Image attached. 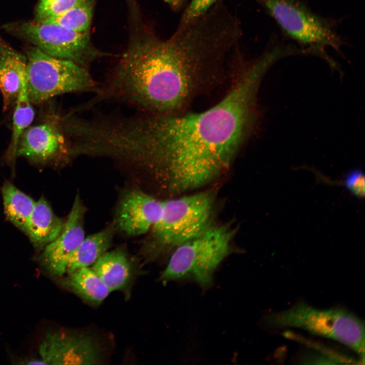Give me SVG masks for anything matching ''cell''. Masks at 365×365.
I'll use <instances>...</instances> for the list:
<instances>
[{"instance_id":"cell-1","label":"cell","mask_w":365,"mask_h":365,"mask_svg":"<svg viewBox=\"0 0 365 365\" xmlns=\"http://www.w3.org/2000/svg\"><path fill=\"white\" fill-rule=\"evenodd\" d=\"M260 79L247 67L221 101L202 112L123 116L115 139L134 161L161 174L170 192L199 188L227 170L247 139Z\"/></svg>"},{"instance_id":"cell-2","label":"cell","mask_w":365,"mask_h":365,"mask_svg":"<svg viewBox=\"0 0 365 365\" xmlns=\"http://www.w3.org/2000/svg\"><path fill=\"white\" fill-rule=\"evenodd\" d=\"M223 54L222 38L211 25L202 19L182 23L166 40L149 36L130 45L98 88V99L142 112L181 113L215 74Z\"/></svg>"},{"instance_id":"cell-3","label":"cell","mask_w":365,"mask_h":365,"mask_svg":"<svg viewBox=\"0 0 365 365\" xmlns=\"http://www.w3.org/2000/svg\"><path fill=\"white\" fill-rule=\"evenodd\" d=\"M275 21L283 36L305 49L330 60L325 49L339 53L346 44L338 31L339 21L313 12L303 0H256Z\"/></svg>"},{"instance_id":"cell-4","label":"cell","mask_w":365,"mask_h":365,"mask_svg":"<svg viewBox=\"0 0 365 365\" xmlns=\"http://www.w3.org/2000/svg\"><path fill=\"white\" fill-rule=\"evenodd\" d=\"M214 204L211 192L162 201L160 216L152 228L149 257L154 259L202 234L212 226Z\"/></svg>"},{"instance_id":"cell-5","label":"cell","mask_w":365,"mask_h":365,"mask_svg":"<svg viewBox=\"0 0 365 365\" xmlns=\"http://www.w3.org/2000/svg\"><path fill=\"white\" fill-rule=\"evenodd\" d=\"M236 230L228 225L211 226L198 236L174 249L160 280L189 279L202 288L209 287L213 274L232 251Z\"/></svg>"},{"instance_id":"cell-6","label":"cell","mask_w":365,"mask_h":365,"mask_svg":"<svg viewBox=\"0 0 365 365\" xmlns=\"http://www.w3.org/2000/svg\"><path fill=\"white\" fill-rule=\"evenodd\" d=\"M265 322L272 327H293L338 341L364 358V322L341 308L320 309L299 302L280 312L266 315Z\"/></svg>"},{"instance_id":"cell-7","label":"cell","mask_w":365,"mask_h":365,"mask_svg":"<svg viewBox=\"0 0 365 365\" xmlns=\"http://www.w3.org/2000/svg\"><path fill=\"white\" fill-rule=\"evenodd\" d=\"M26 90L32 104H40L64 94L97 92L87 68L51 56L32 46L26 51Z\"/></svg>"},{"instance_id":"cell-8","label":"cell","mask_w":365,"mask_h":365,"mask_svg":"<svg viewBox=\"0 0 365 365\" xmlns=\"http://www.w3.org/2000/svg\"><path fill=\"white\" fill-rule=\"evenodd\" d=\"M3 28L51 56L71 61L86 68L97 56L90 45L88 31L77 32L35 20L9 23Z\"/></svg>"},{"instance_id":"cell-9","label":"cell","mask_w":365,"mask_h":365,"mask_svg":"<svg viewBox=\"0 0 365 365\" xmlns=\"http://www.w3.org/2000/svg\"><path fill=\"white\" fill-rule=\"evenodd\" d=\"M43 118L25 130L16 151L17 157L41 165L52 164L70 154V142L61 126L59 114L52 111Z\"/></svg>"},{"instance_id":"cell-10","label":"cell","mask_w":365,"mask_h":365,"mask_svg":"<svg viewBox=\"0 0 365 365\" xmlns=\"http://www.w3.org/2000/svg\"><path fill=\"white\" fill-rule=\"evenodd\" d=\"M38 359L41 364H94L99 363L101 348L85 334L56 331L48 334L41 343Z\"/></svg>"},{"instance_id":"cell-11","label":"cell","mask_w":365,"mask_h":365,"mask_svg":"<svg viewBox=\"0 0 365 365\" xmlns=\"http://www.w3.org/2000/svg\"><path fill=\"white\" fill-rule=\"evenodd\" d=\"M85 207L77 195L60 233L43 249L39 260L53 276L66 272L70 259L85 238Z\"/></svg>"},{"instance_id":"cell-12","label":"cell","mask_w":365,"mask_h":365,"mask_svg":"<svg viewBox=\"0 0 365 365\" xmlns=\"http://www.w3.org/2000/svg\"><path fill=\"white\" fill-rule=\"evenodd\" d=\"M162 208V201L140 191H130L119 203L117 214L118 227L130 236L143 234L156 224Z\"/></svg>"},{"instance_id":"cell-13","label":"cell","mask_w":365,"mask_h":365,"mask_svg":"<svg viewBox=\"0 0 365 365\" xmlns=\"http://www.w3.org/2000/svg\"><path fill=\"white\" fill-rule=\"evenodd\" d=\"M27 58L0 41V93L3 111L14 106L26 76Z\"/></svg>"},{"instance_id":"cell-14","label":"cell","mask_w":365,"mask_h":365,"mask_svg":"<svg viewBox=\"0 0 365 365\" xmlns=\"http://www.w3.org/2000/svg\"><path fill=\"white\" fill-rule=\"evenodd\" d=\"M63 225L47 200L41 198L35 202L25 234L35 249L43 250L57 237Z\"/></svg>"},{"instance_id":"cell-15","label":"cell","mask_w":365,"mask_h":365,"mask_svg":"<svg viewBox=\"0 0 365 365\" xmlns=\"http://www.w3.org/2000/svg\"><path fill=\"white\" fill-rule=\"evenodd\" d=\"M93 265L92 270L111 292L125 289L132 280L134 272L132 265L121 250L106 251Z\"/></svg>"},{"instance_id":"cell-16","label":"cell","mask_w":365,"mask_h":365,"mask_svg":"<svg viewBox=\"0 0 365 365\" xmlns=\"http://www.w3.org/2000/svg\"><path fill=\"white\" fill-rule=\"evenodd\" d=\"M62 284L82 299L93 305L101 303L111 293L99 276L88 267L68 274Z\"/></svg>"},{"instance_id":"cell-17","label":"cell","mask_w":365,"mask_h":365,"mask_svg":"<svg viewBox=\"0 0 365 365\" xmlns=\"http://www.w3.org/2000/svg\"><path fill=\"white\" fill-rule=\"evenodd\" d=\"M2 194L7 218L25 233L35 202L10 182L4 183Z\"/></svg>"},{"instance_id":"cell-18","label":"cell","mask_w":365,"mask_h":365,"mask_svg":"<svg viewBox=\"0 0 365 365\" xmlns=\"http://www.w3.org/2000/svg\"><path fill=\"white\" fill-rule=\"evenodd\" d=\"M32 105L27 93L25 76L14 105L11 137L5 156V159L8 162L13 163L15 161L20 138L33 121L35 113Z\"/></svg>"},{"instance_id":"cell-19","label":"cell","mask_w":365,"mask_h":365,"mask_svg":"<svg viewBox=\"0 0 365 365\" xmlns=\"http://www.w3.org/2000/svg\"><path fill=\"white\" fill-rule=\"evenodd\" d=\"M112 236L111 230L105 229L85 237L70 259L66 272L93 265L109 248Z\"/></svg>"},{"instance_id":"cell-20","label":"cell","mask_w":365,"mask_h":365,"mask_svg":"<svg viewBox=\"0 0 365 365\" xmlns=\"http://www.w3.org/2000/svg\"><path fill=\"white\" fill-rule=\"evenodd\" d=\"M92 0H80L64 13L45 21L77 32H87L92 17Z\"/></svg>"},{"instance_id":"cell-21","label":"cell","mask_w":365,"mask_h":365,"mask_svg":"<svg viewBox=\"0 0 365 365\" xmlns=\"http://www.w3.org/2000/svg\"><path fill=\"white\" fill-rule=\"evenodd\" d=\"M80 0H39L35 21L42 22L56 17L75 6Z\"/></svg>"},{"instance_id":"cell-22","label":"cell","mask_w":365,"mask_h":365,"mask_svg":"<svg viewBox=\"0 0 365 365\" xmlns=\"http://www.w3.org/2000/svg\"><path fill=\"white\" fill-rule=\"evenodd\" d=\"M342 184L353 195L363 198L364 196V176L360 169L349 171L345 176Z\"/></svg>"},{"instance_id":"cell-23","label":"cell","mask_w":365,"mask_h":365,"mask_svg":"<svg viewBox=\"0 0 365 365\" xmlns=\"http://www.w3.org/2000/svg\"><path fill=\"white\" fill-rule=\"evenodd\" d=\"M216 0H192L182 17V23L192 21L205 14Z\"/></svg>"},{"instance_id":"cell-24","label":"cell","mask_w":365,"mask_h":365,"mask_svg":"<svg viewBox=\"0 0 365 365\" xmlns=\"http://www.w3.org/2000/svg\"><path fill=\"white\" fill-rule=\"evenodd\" d=\"M184 0H170V4L174 7L179 6Z\"/></svg>"},{"instance_id":"cell-25","label":"cell","mask_w":365,"mask_h":365,"mask_svg":"<svg viewBox=\"0 0 365 365\" xmlns=\"http://www.w3.org/2000/svg\"><path fill=\"white\" fill-rule=\"evenodd\" d=\"M166 2L169 3L170 4V0H164Z\"/></svg>"}]
</instances>
